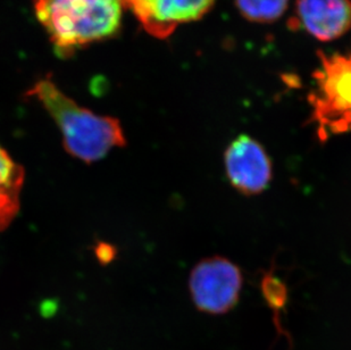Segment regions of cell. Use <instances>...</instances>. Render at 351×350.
<instances>
[{"label": "cell", "instance_id": "cell-1", "mask_svg": "<svg viewBox=\"0 0 351 350\" xmlns=\"http://www.w3.org/2000/svg\"><path fill=\"white\" fill-rule=\"evenodd\" d=\"M27 97L41 104L55 121L63 137L64 149L86 164L100 161L112 149L126 145L119 119L97 115L80 106L49 78L34 83Z\"/></svg>", "mask_w": 351, "mask_h": 350}, {"label": "cell", "instance_id": "cell-2", "mask_svg": "<svg viewBox=\"0 0 351 350\" xmlns=\"http://www.w3.org/2000/svg\"><path fill=\"white\" fill-rule=\"evenodd\" d=\"M34 12L60 57L108 39L119 31L122 0H32Z\"/></svg>", "mask_w": 351, "mask_h": 350}, {"label": "cell", "instance_id": "cell-3", "mask_svg": "<svg viewBox=\"0 0 351 350\" xmlns=\"http://www.w3.org/2000/svg\"><path fill=\"white\" fill-rule=\"evenodd\" d=\"M319 64L313 74L314 89L308 96L311 121L319 139L351 131V50L318 53Z\"/></svg>", "mask_w": 351, "mask_h": 350}, {"label": "cell", "instance_id": "cell-4", "mask_svg": "<svg viewBox=\"0 0 351 350\" xmlns=\"http://www.w3.org/2000/svg\"><path fill=\"white\" fill-rule=\"evenodd\" d=\"M190 292L199 311L224 314L239 301L242 275L232 261L213 257L200 261L190 275Z\"/></svg>", "mask_w": 351, "mask_h": 350}, {"label": "cell", "instance_id": "cell-5", "mask_svg": "<svg viewBox=\"0 0 351 350\" xmlns=\"http://www.w3.org/2000/svg\"><path fill=\"white\" fill-rule=\"evenodd\" d=\"M147 34L166 39L182 24L202 20L216 0H122Z\"/></svg>", "mask_w": 351, "mask_h": 350}, {"label": "cell", "instance_id": "cell-6", "mask_svg": "<svg viewBox=\"0 0 351 350\" xmlns=\"http://www.w3.org/2000/svg\"><path fill=\"white\" fill-rule=\"evenodd\" d=\"M226 175L243 195H258L269 187L272 163L265 149L255 139L242 135L226 148Z\"/></svg>", "mask_w": 351, "mask_h": 350}, {"label": "cell", "instance_id": "cell-7", "mask_svg": "<svg viewBox=\"0 0 351 350\" xmlns=\"http://www.w3.org/2000/svg\"><path fill=\"white\" fill-rule=\"evenodd\" d=\"M291 24L328 43L351 29V0H295Z\"/></svg>", "mask_w": 351, "mask_h": 350}, {"label": "cell", "instance_id": "cell-8", "mask_svg": "<svg viewBox=\"0 0 351 350\" xmlns=\"http://www.w3.org/2000/svg\"><path fill=\"white\" fill-rule=\"evenodd\" d=\"M24 178L23 166L0 145V232L10 226L20 211Z\"/></svg>", "mask_w": 351, "mask_h": 350}, {"label": "cell", "instance_id": "cell-9", "mask_svg": "<svg viewBox=\"0 0 351 350\" xmlns=\"http://www.w3.org/2000/svg\"><path fill=\"white\" fill-rule=\"evenodd\" d=\"M235 6L252 23H274L288 10L289 0H235Z\"/></svg>", "mask_w": 351, "mask_h": 350}, {"label": "cell", "instance_id": "cell-10", "mask_svg": "<svg viewBox=\"0 0 351 350\" xmlns=\"http://www.w3.org/2000/svg\"><path fill=\"white\" fill-rule=\"evenodd\" d=\"M264 291L271 304L276 305L278 307H281L282 305L285 304V287L278 282V279L273 277L266 278L264 280Z\"/></svg>", "mask_w": 351, "mask_h": 350}]
</instances>
